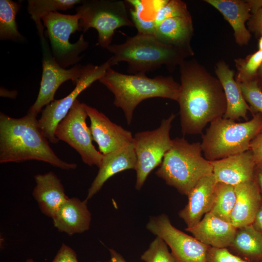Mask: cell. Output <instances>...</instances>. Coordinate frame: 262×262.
<instances>
[{
  "instance_id": "obj_29",
  "label": "cell",
  "mask_w": 262,
  "mask_h": 262,
  "mask_svg": "<svg viewBox=\"0 0 262 262\" xmlns=\"http://www.w3.org/2000/svg\"><path fill=\"white\" fill-rule=\"evenodd\" d=\"M126 1L132 7L130 9L131 18L138 33L147 34L153 33L155 23L149 1L129 0Z\"/></svg>"
},
{
  "instance_id": "obj_2",
  "label": "cell",
  "mask_w": 262,
  "mask_h": 262,
  "mask_svg": "<svg viewBox=\"0 0 262 262\" xmlns=\"http://www.w3.org/2000/svg\"><path fill=\"white\" fill-rule=\"evenodd\" d=\"M37 115L28 112L21 118L0 113V163L28 160L46 162L63 170L76 168L75 163L59 158L39 127Z\"/></svg>"
},
{
  "instance_id": "obj_26",
  "label": "cell",
  "mask_w": 262,
  "mask_h": 262,
  "mask_svg": "<svg viewBox=\"0 0 262 262\" xmlns=\"http://www.w3.org/2000/svg\"><path fill=\"white\" fill-rule=\"evenodd\" d=\"M82 2L80 0H28L27 10L35 24L41 44L46 42L44 35V26L41 21L42 18L51 12L71 9L74 5Z\"/></svg>"
},
{
  "instance_id": "obj_12",
  "label": "cell",
  "mask_w": 262,
  "mask_h": 262,
  "mask_svg": "<svg viewBox=\"0 0 262 262\" xmlns=\"http://www.w3.org/2000/svg\"><path fill=\"white\" fill-rule=\"evenodd\" d=\"M112 66L109 59L100 66L90 64L88 70L70 93L63 98L54 100L42 111L38 124L49 142H58L55 135L56 129L67 115L78 96L95 81H99Z\"/></svg>"
},
{
  "instance_id": "obj_13",
  "label": "cell",
  "mask_w": 262,
  "mask_h": 262,
  "mask_svg": "<svg viewBox=\"0 0 262 262\" xmlns=\"http://www.w3.org/2000/svg\"><path fill=\"white\" fill-rule=\"evenodd\" d=\"M41 46L43 57L40 88L36 100L28 111L37 115L43 107L54 100L56 92L62 83L70 80L76 85L90 66L76 64L69 69L64 68L55 61L47 43Z\"/></svg>"
},
{
  "instance_id": "obj_9",
  "label": "cell",
  "mask_w": 262,
  "mask_h": 262,
  "mask_svg": "<svg viewBox=\"0 0 262 262\" xmlns=\"http://www.w3.org/2000/svg\"><path fill=\"white\" fill-rule=\"evenodd\" d=\"M176 115L172 114L162 120L160 126L152 131L136 133L133 145L136 156L135 188L139 190L149 174L160 166L165 154L170 148L172 140L170 131Z\"/></svg>"
},
{
  "instance_id": "obj_38",
  "label": "cell",
  "mask_w": 262,
  "mask_h": 262,
  "mask_svg": "<svg viewBox=\"0 0 262 262\" xmlns=\"http://www.w3.org/2000/svg\"><path fill=\"white\" fill-rule=\"evenodd\" d=\"M254 227L262 233V204L259 208L253 223Z\"/></svg>"
},
{
  "instance_id": "obj_10",
  "label": "cell",
  "mask_w": 262,
  "mask_h": 262,
  "mask_svg": "<svg viewBox=\"0 0 262 262\" xmlns=\"http://www.w3.org/2000/svg\"><path fill=\"white\" fill-rule=\"evenodd\" d=\"M87 116L83 103L77 99L58 125L55 135L59 141H64L77 151L84 164L99 168L103 155L93 144L91 130L86 123Z\"/></svg>"
},
{
  "instance_id": "obj_43",
  "label": "cell",
  "mask_w": 262,
  "mask_h": 262,
  "mask_svg": "<svg viewBox=\"0 0 262 262\" xmlns=\"http://www.w3.org/2000/svg\"><path fill=\"white\" fill-rule=\"evenodd\" d=\"M256 79L259 87L262 90V63L258 69Z\"/></svg>"
},
{
  "instance_id": "obj_16",
  "label": "cell",
  "mask_w": 262,
  "mask_h": 262,
  "mask_svg": "<svg viewBox=\"0 0 262 262\" xmlns=\"http://www.w3.org/2000/svg\"><path fill=\"white\" fill-rule=\"evenodd\" d=\"M216 181L213 174L203 177L188 193V202L179 213L187 228L195 226L203 215L210 212Z\"/></svg>"
},
{
  "instance_id": "obj_15",
  "label": "cell",
  "mask_w": 262,
  "mask_h": 262,
  "mask_svg": "<svg viewBox=\"0 0 262 262\" xmlns=\"http://www.w3.org/2000/svg\"><path fill=\"white\" fill-rule=\"evenodd\" d=\"M210 162L217 182L235 186L255 179L256 164L250 150Z\"/></svg>"
},
{
  "instance_id": "obj_6",
  "label": "cell",
  "mask_w": 262,
  "mask_h": 262,
  "mask_svg": "<svg viewBox=\"0 0 262 262\" xmlns=\"http://www.w3.org/2000/svg\"><path fill=\"white\" fill-rule=\"evenodd\" d=\"M262 129V114H253L243 122L221 117L210 123L200 143L204 158L209 161L249 150L252 140Z\"/></svg>"
},
{
  "instance_id": "obj_44",
  "label": "cell",
  "mask_w": 262,
  "mask_h": 262,
  "mask_svg": "<svg viewBox=\"0 0 262 262\" xmlns=\"http://www.w3.org/2000/svg\"><path fill=\"white\" fill-rule=\"evenodd\" d=\"M258 48L260 50L262 51V35L260 36L258 41Z\"/></svg>"
},
{
  "instance_id": "obj_35",
  "label": "cell",
  "mask_w": 262,
  "mask_h": 262,
  "mask_svg": "<svg viewBox=\"0 0 262 262\" xmlns=\"http://www.w3.org/2000/svg\"><path fill=\"white\" fill-rule=\"evenodd\" d=\"M249 150L256 166L262 167V129L251 142Z\"/></svg>"
},
{
  "instance_id": "obj_14",
  "label": "cell",
  "mask_w": 262,
  "mask_h": 262,
  "mask_svg": "<svg viewBox=\"0 0 262 262\" xmlns=\"http://www.w3.org/2000/svg\"><path fill=\"white\" fill-rule=\"evenodd\" d=\"M90 121L93 140L100 152L105 155L116 151L133 142L131 132L111 121L104 114L83 103Z\"/></svg>"
},
{
  "instance_id": "obj_32",
  "label": "cell",
  "mask_w": 262,
  "mask_h": 262,
  "mask_svg": "<svg viewBox=\"0 0 262 262\" xmlns=\"http://www.w3.org/2000/svg\"><path fill=\"white\" fill-rule=\"evenodd\" d=\"M238 84L245 100L250 105V112L262 114V90L257 79Z\"/></svg>"
},
{
  "instance_id": "obj_7",
  "label": "cell",
  "mask_w": 262,
  "mask_h": 262,
  "mask_svg": "<svg viewBox=\"0 0 262 262\" xmlns=\"http://www.w3.org/2000/svg\"><path fill=\"white\" fill-rule=\"evenodd\" d=\"M80 16L81 31L85 33L94 28L98 33V44L107 49L111 44L115 31L124 27H134L125 2L118 0H85L76 8Z\"/></svg>"
},
{
  "instance_id": "obj_30",
  "label": "cell",
  "mask_w": 262,
  "mask_h": 262,
  "mask_svg": "<svg viewBox=\"0 0 262 262\" xmlns=\"http://www.w3.org/2000/svg\"><path fill=\"white\" fill-rule=\"evenodd\" d=\"M235 62L238 71L235 80L237 83L255 80L262 63V51L258 50L245 59H235Z\"/></svg>"
},
{
  "instance_id": "obj_40",
  "label": "cell",
  "mask_w": 262,
  "mask_h": 262,
  "mask_svg": "<svg viewBox=\"0 0 262 262\" xmlns=\"http://www.w3.org/2000/svg\"><path fill=\"white\" fill-rule=\"evenodd\" d=\"M110 260L109 262H126L124 258L115 250L109 249Z\"/></svg>"
},
{
  "instance_id": "obj_36",
  "label": "cell",
  "mask_w": 262,
  "mask_h": 262,
  "mask_svg": "<svg viewBox=\"0 0 262 262\" xmlns=\"http://www.w3.org/2000/svg\"><path fill=\"white\" fill-rule=\"evenodd\" d=\"M51 262H79L75 251L63 244Z\"/></svg>"
},
{
  "instance_id": "obj_25",
  "label": "cell",
  "mask_w": 262,
  "mask_h": 262,
  "mask_svg": "<svg viewBox=\"0 0 262 262\" xmlns=\"http://www.w3.org/2000/svg\"><path fill=\"white\" fill-rule=\"evenodd\" d=\"M229 247L234 254L248 262H262V233L253 224L237 229Z\"/></svg>"
},
{
  "instance_id": "obj_11",
  "label": "cell",
  "mask_w": 262,
  "mask_h": 262,
  "mask_svg": "<svg viewBox=\"0 0 262 262\" xmlns=\"http://www.w3.org/2000/svg\"><path fill=\"white\" fill-rule=\"evenodd\" d=\"M146 228L164 240L176 262H207L210 246L175 228L166 214L150 217Z\"/></svg>"
},
{
  "instance_id": "obj_8",
  "label": "cell",
  "mask_w": 262,
  "mask_h": 262,
  "mask_svg": "<svg viewBox=\"0 0 262 262\" xmlns=\"http://www.w3.org/2000/svg\"><path fill=\"white\" fill-rule=\"evenodd\" d=\"M42 20L47 28L51 54L55 61L64 68L77 64L82 58L80 54L89 45L83 34L76 43L70 42V35L77 31H81L80 16L77 14H63L56 11L45 15Z\"/></svg>"
},
{
  "instance_id": "obj_17",
  "label": "cell",
  "mask_w": 262,
  "mask_h": 262,
  "mask_svg": "<svg viewBox=\"0 0 262 262\" xmlns=\"http://www.w3.org/2000/svg\"><path fill=\"white\" fill-rule=\"evenodd\" d=\"M185 230L204 244L212 247L227 248L235 236L237 229L211 212L206 213L195 226Z\"/></svg>"
},
{
  "instance_id": "obj_18",
  "label": "cell",
  "mask_w": 262,
  "mask_h": 262,
  "mask_svg": "<svg viewBox=\"0 0 262 262\" xmlns=\"http://www.w3.org/2000/svg\"><path fill=\"white\" fill-rule=\"evenodd\" d=\"M136 163V156L132 143L103 155L98 171L88 190L85 200L88 201L114 175L125 170H135Z\"/></svg>"
},
{
  "instance_id": "obj_37",
  "label": "cell",
  "mask_w": 262,
  "mask_h": 262,
  "mask_svg": "<svg viewBox=\"0 0 262 262\" xmlns=\"http://www.w3.org/2000/svg\"><path fill=\"white\" fill-rule=\"evenodd\" d=\"M247 24L250 31L260 36L262 35V8L252 15Z\"/></svg>"
},
{
  "instance_id": "obj_42",
  "label": "cell",
  "mask_w": 262,
  "mask_h": 262,
  "mask_svg": "<svg viewBox=\"0 0 262 262\" xmlns=\"http://www.w3.org/2000/svg\"><path fill=\"white\" fill-rule=\"evenodd\" d=\"M255 178L258 184L260 191L262 192V167L256 166Z\"/></svg>"
},
{
  "instance_id": "obj_27",
  "label": "cell",
  "mask_w": 262,
  "mask_h": 262,
  "mask_svg": "<svg viewBox=\"0 0 262 262\" xmlns=\"http://www.w3.org/2000/svg\"><path fill=\"white\" fill-rule=\"evenodd\" d=\"M21 5L11 0H0V39L22 42L24 37L18 30L16 21L17 15Z\"/></svg>"
},
{
  "instance_id": "obj_46",
  "label": "cell",
  "mask_w": 262,
  "mask_h": 262,
  "mask_svg": "<svg viewBox=\"0 0 262 262\" xmlns=\"http://www.w3.org/2000/svg\"><path fill=\"white\" fill-rule=\"evenodd\" d=\"M99 262V261H98V262Z\"/></svg>"
},
{
  "instance_id": "obj_45",
  "label": "cell",
  "mask_w": 262,
  "mask_h": 262,
  "mask_svg": "<svg viewBox=\"0 0 262 262\" xmlns=\"http://www.w3.org/2000/svg\"><path fill=\"white\" fill-rule=\"evenodd\" d=\"M25 262H34V261L32 259H28Z\"/></svg>"
},
{
  "instance_id": "obj_34",
  "label": "cell",
  "mask_w": 262,
  "mask_h": 262,
  "mask_svg": "<svg viewBox=\"0 0 262 262\" xmlns=\"http://www.w3.org/2000/svg\"><path fill=\"white\" fill-rule=\"evenodd\" d=\"M207 262H248L230 252L227 248L210 246L207 254Z\"/></svg>"
},
{
  "instance_id": "obj_33",
  "label": "cell",
  "mask_w": 262,
  "mask_h": 262,
  "mask_svg": "<svg viewBox=\"0 0 262 262\" xmlns=\"http://www.w3.org/2000/svg\"><path fill=\"white\" fill-rule=\"evenodd\" d=\"M190 15L184 2L180 0H167L164 5L155 11L153 19L156 27L166 19Z\"/></svg>"
},
{
  "instance_id": "obj_21",
  "label": "cell",
  "mask_w": 262,
  "mask_h": 262,
  "mask_svg": "<svg viewBox=\"0 0 262 262\" xmlns=\"http://www.w3.org/2000/svg\"><path fill=\"white\" fill-rule=\"evenodd\" d=\"M235 189L237 197L230 222L238 229L253 224L262 197L256 178L235 186Z\"/></svg>"
},
{
  "instance_id": "obj_4",
  "label": "cell",
  "mask_w": 262,
  "mask_h": 262,
  "mask_svg": "<svg viewBox=\"0 0 262 262\" xmlns=\"http://www.w3.org/2000/svg\"><path fill=\"white\" fill-rule=\"evenodd\" d=\"M114 95V104L124 112L128 124L132 121L134 111L142 101L162 98L177 101L180 84L170 76L153 78L145 74H125L109 67L99 80Z\"/></svg>"
},
{
  "instance_id": "obj_5",
  "label": "cell",
  "mask_w": 262,
  "mask_h": 262,
  "mask_svg": "<svg viewBox=\"0 0 262 262\" xmlns=\"http://www.w3.org/2000/svg\"><path fill=\"white\" fill-rule=\"evenodd\" d=\"M155 174L187 196L200 179L213 174V166L202 156L200 142L190 143L184 137H177L172 139Z\"/></svg>"
},
{
  "instance_id": "obj_1",
  "label": "cell",
  "mask_w": 262,
  "mask_h": 262,
  "mask_svg": "<svg viewBox=\"0 0 262 262\" xmlns=\"http://www.w3.org/2000/svg\"><path fill=\"white\" fill-rule=\"evenodd\" d=\"M180 83L177 101L183 134H201L205 126L223 117L227 108L224 90L217 78L194 60L180 66Z\"/></svg>"
},
{
  "instance_id": "obj_31",
  "label": "cell",
  "mask_w": 262,
  "mask_h": 262,
  "mask_svg": "<svg viewBox=\"0 0 262 262\" xmlns=\"http://www.w3.org/2000/svg\"><path fill=\"white\" fill-rule=\"evenodd\" d=\"M141 259L145 262H176L168 246L160 237L150 244L148 248L141 255Z\"/></svg>"
},
{
  "instance_id": "obj_41",
  "label": "cell",
  "mask_w": 262,
  "mask_h": 262,
  "mask_svg": "<svg viewBox=\"0 0 262 262\" xmlns=\"http://www.w3.org/2000/svg\"><path fill=\"white\" fill-rule=\"evenodd\" d=\"M0 95L1 97L15 98L17 95V92L15 90L9 91L3 87H1Z\"/></svg>"
},
{
  "instance_id": "obj_3",
  "label": "cell",
  "mask_w": 262,
  "mask_h": 262,
  "mask_svg": "<svg viewBox=\"0 0 262 262\" xmlns=\"http://www.w3.org/2000/svg\"><path fill=\"white\" fill-rule=\"evenodd\" d=\"M107 49L113 54L109 58L112 66L125 62L133 74H146L163 66L173 69L194 54L193 51L163 43L154 35L139 33L123 43L111 44Z\"/></svg>"
},
{
  "instance_id": "obj_23",
  "label": "cell",
  "mask_w": 262,
  "mask_h": 262,
  "mask_svg": "<svg viewBox=\"0 0 262 262\" xmlns=\"http://www.w3.org/2000/svg\"><path fill=\"white\" fill-rule=\"evenodd\" d=\"M205 2L219 11L229 23L233 29L236 42L239 45L248 44L251 34L245 23L252 14L247 0H206Z\"/></svg>"
},
{
  "instance_id": "obj_28",
  "label": "cell",
  "mask_w": 262,
  "mask_h": 262,
  "mask_svg": "<svg viewBox=\"0 0 262 262\" xmlns=\"http://www.w3.org/2000/svg\"><path fill=\"white\" fill-rule=\"evenodd\" d=\"M236 197L235 186L217 182L210 212L223 220L231 223V215Z\"/></svg>"
},
{
  "instance_id": "obj_20",
  "label": "cell",
  "mask_w": 262,
  "mask_h": 262,
  "mask_svg": "<svg viewBox=\"0 0 262 262\" xmlns=\"http://www.w3.org/2000/svg\"><path fill=\"white\" fill-rule=\"evenodd\" d=\"M34 179L36 184L33 196L41 212L52 218L69 197L65 194L61 180L54 172L37 174Z\"/></svg>"
},
{
  "instance_id": "obj_22",
  "label": "cell",
  "mask_w": 262,
  "mask_h": 262,
  "mask_svg": "<svg viewBox=\"0 0 262 262\" xmlns=\"http://www.w3.org/2000/svg\"><path fill=\"white\" fill-rule=\"evenodd\" d=\"M215 72L224 91L227 108L223 118L232 120L241 118H247V114L250 111L242 94L239 84L234 79V72L226 63L219 61L216 65Z\"/></svg>"
},
{
  "instance_id": "obj_39",
  "label": "cell",
  "mask_w": 262,
  "mask_h": 262,
  "mask_svg": "<svg viewBox=\"0 0 262 262\" xmlns=\"http://www.w3.org/2000/svg\"><path fill=\"white\" fill-rule=\"evenodd\" d=\"M247 2L252 15L262 8V0H248Z\"/></svg>"
},
{
  "instance_id": "obj_19",
  "label": "cell",
  "mask_w": 262,
  "mask_h": 262,
  "mask_svg": "<svg viewBox=\"0 0 262 262\" xmlns=\"http://www.w3.org/2000/svg\"><path fill=\"white\" fill-rule=\"evenodd\" d=\"M87 201L77 197L68 198L52 217L54 226L60 232L72 235L87 230L91 221V214Z\"/></svg>"
},
{
  "instance_id": "obj_24",
  "label": "cell",
  "mask_w": 262,
  "mask_h": 262,
  "mask_svg": "<svg viewBox=\"0 0 262 262\" xmlns=\"http://www.w3.org/2000/svg\"><path fill=\"white\" fill-rule=\"evenodd\" d=\"M193 33L190 15L164 20L156 26L154 35L163 43L193 51L190 43Z\"/></svg>"
}]
</instances>
